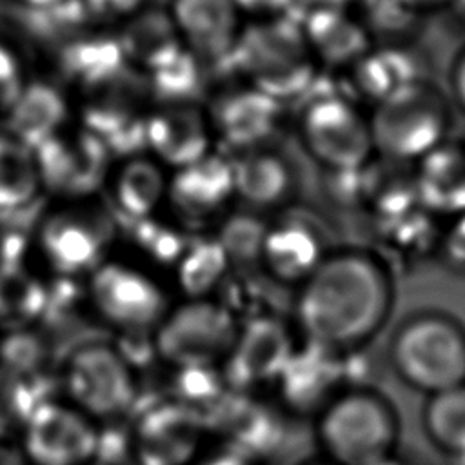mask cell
Segmentation results:
<instances>
[{
    "label": "cell",
    "instance_id": "obj_1",
    "mask_svg": "<svg viewBox=\"0 0 465 465\" xmlns=\"http://www.w3.org/2000/svg\"><path fill=\"white\" fill-rule=\"evenodd\" d=\"M391 307L392 280L383 260L365 249H338L298 285L294 323L305 341L345 352L371 340Z\"/></svg>",
    "mask_w": 465,
    "mask_h": 465
},
{
    "label": "cell",
    "instance_id": "obj_2",
    "mask_svg": "<svg viewBox=\"0 0 465 465\" xmlns=\"http://www.w3.org/2000/svg\"><path fill=\"white\" fill-rule=\"evenodd\" d=\"M316 436L334 465H376L394 456L398 420L369 389H345L316 416Z\"/></svg>",
    "mask_w": 465,
    "mask_h": 465
},
{
    "label": "cell",
    "instance_id": "obj_3",
    "mask_svg": "<svg viewBox=\"0 0 465 465\" xmlns=\"http://www.w3.org/2000/svg\"><path fill=\"white\" fill-rule=\"evenodd\" d=\"M116 220L93 200L62 202L38 222L31 249L58 278L89 276L109 258Z\"/></svg>",
    "mask_w": 465,
    "mask_h": 465
},
{
    "label": "cell",
    "instance_id": "obj_4",
    "mask_svg": "<svg viewBox=\"0 0 465 465\" xmlns=\"http://www.w3.org/2000/svg\"><path fill=\"white\" fill-rule=\"evenodd\" d=\"M396 374L427 396L465 383V329L441 312L405 320L389 345Z\"/></svg>",
    "mask_w": 465,
    "mask_h": 465
},
{
    "label": "cell",
    "instance_id": "obj_5",
    "mask_svg": "<svg viewBox=\"0 0 465 465\" xmlns=\"http://www.w3.org/2000/svg\"><path fill=\"white\" fill-rule=\"evenodd\" d=\"M369 124L376 153L416 163L447 142L450 109L436 87L418 82L376 104Z\"/></svg>",
    "mask_w": 465,
    "mask_h": 465
},
{
    "label": "cell",
    "instance_id": "obj_6",
    "mask_svg": "<svg viewBox=\"0 0 465 465\" xmlns=\"http://www.w3.org/2000/svg\"><path fill=\"white\" fill-rule=\"evenodd\" d=\"M240 322L213 298H183L153 331L156 356L176 369H222L238 338Z\"/></svg>",
    "mask_w": 465,
    "mask_h": 465
},
{
    "label": "cell",
    "instance_id": "obj_7",
    "mask_svg": "<svg viewBox=\"0 0 465 465\" xmlns=\"http://www.w3.org/2000/svg\"><path fill=\"white\" fill-rule=\"evenodd\" d=\"M94 312L124 334H153L171 309L160 278L140 262L107 258L87 276Z\"/></svg>",
    "mask_w": 465,
    "mask_h": 465
},
{
    "label": "cell",
    "instance_id": "obj_8",
    "mask_svg": "<svg viewBox=\"0 0 465 465\" xmlns=\"http://www.w3.org/2000/svg\"><path fill=\"white\" fill-rule=\"evenodd\" d=\"M65 389L73 407L91 420H114L136 401V376L124 354L105 343L73 352L65 367Z\"/></svg>",
    "mask_w": 465,
    "mask_h": 465
},
{
    "label": "cell",
    "instance_id": "obj_9",
    "mask_svg": "<svg viewBox=\"0 0 465 465\" xmlns=\"http://www.w3.org/2000/svg\"><path fill=\"white\" fill-rule=\"evenodd\" d=\"M300 136L307 153L327 171L365 167L376 153L369 116L352 102L338 96H325L305 105Z\"/></svg>",
    "mask_w": 465,
    "mask_h": 465
},
{
    "label": "cell",
    "instance_id": "obj_10",
    "mask_svg": "<svg viewBox=\"0 0 465 465\" xmlns=\"http://www.w3.org/2000/svg\"><path fill=\"white\" fill-rule=\"evenodd\" d=\"M42 191L62 202L91 200L105 187L113 154L80 124L69 125L35 149Z\"/></svg>",
    "mask_w": 465,
    "mask_h": 465
},
{
    "label": "cell",
    "instance_id": "obj_11",
    "mask_svg": "<svg viewBox=\"0 0 465 465\" xmlns=\"http://www.w3.org/2000/svg\"><path fill=\"white\" fill-rule=\"evenodd\" d=\"M296 347L292 329L271 314L242 322L234 347L222 365L227 389L249 394L254 389L276 385Z\"/></svg>",
    "mask_w": 465,
    "mask_h": 465
},
{
    "label": "cell",
    "instance_id": "obj_12",
    "mask_svg": "<svg viewBox=\"0 0 465 465\" xmlns=\"http://www.w3.org/2000/svg\"><path fill=\"white\" fill-rule=\"evenodd\" d=\"M22 436L24 456L35 465H89L100 445L93 420L56 401L38 403Z\"/></svg>",
    "mask_w": 465,
    "mask_h": 465
},
{
    "label": "cell",
    "instance_id": "obj_13",
    "mask_svg": "<svg viewBox=\"0 0 465 465\" xmlns=\"http://www.w3.org/2000/svg\"><path fill=\"white\" fill-rule=\"evenodd\" d=\"M207 432L196 409L167 400L140 414L131 434L136 465H191Z\"/></svg>",
    "mask_w": 465,
    "mask_h": 465
},
{
    "label": "cell",
    "instance_id": "obj_14",
    "mask_svg": "<svg viewBox=\"0 0 465 465\" xmlns=\"http://www.w3.org/2000/svg\"><path fill=\"white\" fill-rule=\"evenodd\" d=\"M234 200L232 162L214 151L169 173L165 209L187 231L202 229L213 220L222 222Z\"/></svg>",
    "mask_w": 465,
    "mask_h": 465
},
{
    "label": "cell",
    "instance_id": "obj_15",
    "mask_svg": "<svg viewBox=\"0 0 465 465\" xmlns=\"http://www.w3.org/2000/svg\"><path fill=\"white\" fill-rule=\"evenodd\" d=\"M343 378V352L303 340L282 371L276 389L283 409L302 416H318L345 391L341 389Z\"/></svg>",
    "mask_w": 465,
    "mask_h": 465
},
{
    "label": "cell",
    "instance_id": "obj_16",
    "mask_svg": "<svg viewBox=\"0 0 465 465\" xmlns=\"http://www.w3.org/2000/svg\"><path fill=\"white\" fill-rule=\"evenodd\" d=\"M214 142L205 107L196 104H163L149 111L145 153L169 173L209 156Z\"/></svg>",
    "mask_w": 465,
    "mask_h": 465
},
{
    "label": "cell",
    "instance_id": "obj_17",
    "mask_svg": "<svg viewBox=\"0 0 465 465\" xmlns=\"http://www.w3.org/2000/svg\"><path fill=\"white\" fill-rule=\"evenodd\" d=\"M205 111L214 138L242 153L265 147L282 118V104L252 84L222 91Z\"/></svg>",
    "mask_w": 465,
    "mask_h": 465
},
{
    "label": "cell",
    "instance_id": "obj_18",
    "mask_svg": "<svg viewBox=\"0 0 465 465\" xmlns=\"http://www.w3.org/2000/svg\"><path fill=\"white\" fill-rule=\"evenodd\" d=\"M167 13L180 44L200 62L232 56L243 31L232 0H171Z\"/></svg>",
    "mask_w": 465,
    "mask_h": 465
},
{
    "label": "cell",
    "instance_id": "obj_19",
    "mask_svg": "<svg viewBox=\"0 0 465 465\" xmlns=\"http://www.w3.org/2000/svg\"><path fill=\"white\" fill-rule=\"evenodd\" d=\"M329 252L323 232L311 220L285 216L269 223L260 263L269 278L287 285H302Z\"/></svg>",
    "mask_w": 465,
    "mask_h": 465
},
{
    "label": "cell",
    "instance_id": "obj_20",
    "mask_svg": "<svg viewBox=\"0 0 465 465\" xmlns=\"http://www.w3.org/2000/svg\"><path fill=\"white\" fill-rule=\"evenodd\" d=\"M129 60L118 35L93 33L62 44L58 71L65 84L87 94L114 85Z\"/></svg>",
    "mask_w": 465,
    "mask_h": 465
},
{
    "label": "cell",
    "instance_id": "obj_21",
    "mask_svg": "<svg viewBox=\"0 0 465 465\" xmlns=\"http://www.w3.org/2000/svg\"><path fill=\"white\" fill-rule=\"evenodd\" d=\"M203 420L207 430L213 427L227 440V447L252 458L272 449L282 438L278 414L247 394L234 391H227L211 409V416Z\"/></svg>",
    "mask_w": 465,
    "mask_h": 465
},
{
    "label": "cell",
    "instance_id": "obj_22",
    "mask_svg": "<svg viewBox=\"0 0 465 465\" xmlns=\"http://www.w3.org/2000/svg\"><path fill=\"white\" fill-rule=\"evenodd\" d=\"M169 171L149 153L120 158L107 178L109 196L129 222L147 220L165 207Z\"/></svg>",
    "mask_w": 465,
    "mask_h": 465
},
{
    "label": "cell",
    "instance_id": "obj_23",
    "mask_svg": "<svg viewBox=\"0 0 465 465\" xmlns=\"http://www.w3.org/2000/svg\"><path fill=\"white\" fill-rule=\"evenodd\" d=\"M420 205L438 216L465 213V145L443 142L420 162L412 174Z\"/></svg>",
    "mask_w": 465,
    "mask_h": 465
},
{
    "label": "cell",
    "instance_id": "obj_24",
    "mask_svg": "<svg viewBox=\"0 0 465 465\" xmlns=\"http://www.w3.org/2000/svg\"><path fill=\"white\" fill-rule=\"evenodd\" d=\"M234 198L252 211L280 209L294 193L291 165L278 153L260 147L232 162Z\"/></svg>",
    "mask_w": 465,
    "mask_h": 465
},
{
    "label": "cell",
    "instance_id": "obj_25",
    "mask_svg": "<svg viewBox=\"0 0 465 465\" xmlns=\"http://www.w3.org/2000/svg\"><path fill=\"white\" fill-rule=\"evenodd\" d=\"M71 104L60 85L29 80L5 116V131L36 149L71 125Z\"/></svg>",
    "mask_w": 465,
    "mask_h": 465
},
{
    "label": "cell",
    "instance_id": "obj_26",
    "mask_svg": "<svg viewBox=\"0 0 465 465\" xmlns=\"http://www.w3.org/2000/svg\"><path fill=\"white\" fill-rule=\"evenodd\" d=\"M42 191L35 149L0 131V211H18L31 205Z\"/></svg>",
    "mask_w": 465,
    "mask_h": 465
},
{
    "label": "cell",
    "instance_id": "obj_27",
    "mask_svg": "<svg viewBox=\"0 0 465 465\" xmlns=\"http://www.w3.org/2000/svg\"><path fill=\"white\" fill-rule=\"evenodd\" d=\"M231 262L214 238H191L174 265L176 285L183 298H209L223 283Z\"/></svg>",
    "mask_w": 465,
    "mask_h": 465
},
{
    "label": "cell",
    "instance_id": "obj_28",
    "mask_svg": "<svg viewBox=\"0 0 465 465\" xmlns=\"http://www.w3.org/2000/svg\"><path fill=\"white\" fill-rule=\"evenodd\" d=\"M423 429L440 450L452 458L465 454V383L429 396Z\"/></svg>",
    "mask_w": 465,
    "mask_h": 465
},
{
    "label": "cell",
    "instance_id": "obj_29",
    "mask_svg": "<svg viewBox=\"0 0 465 465\" xmlns=\"http://www.w3.org/2000/svg\"><path fill=\"white\" fill-rule=\"evenodd\" d=\"M45 305L42 283L24 263L0 265V323L18 327Z\"/></svg>",
    "mask_w": 465,
    "mask_h": 465
},
{
    "label": "cell",
    "instance_id": "obj_30",
    "mask_svg": "<svg viewBox=\"0 0 465 465\" xmlns=\"http://www.w3.org/2000/svg\"><path fill=\"white\" fill-rule=\"evenodd\" d=\"M36 405L25 380L0 365V441L22 432Z\"/></svg>",
    "mask_w": 465,
    "mask_h": 465
},
{
    "label": "cell",
    "instance_id": "obj_31",
    "mask_svg": "<svg viewBox=\"0 0 465 465\" xmlns=\"http://www.w3.org/2000/svg\"><path fill=\"white\" fill-rule=\"evenodd\" d=\"M27 82L22 58L11 45L0 42V118L5 120Z\"/></svg>",
    "mask_w": 465,
    "mask_h": 465
},
{
    "label": "cell",
    "instance_id": "obj_32",
    "mask_svg": "<svg viewBox=\"0 0 465 465\" xmlns=\"http://www.w3.org/2000/svg\"><path fill=\"white\" fill-rule=\"evenodd\" d=\"M149 0H80L89 20L98 24H124L143 11Z\"/></svg>",
    "mask_w": 465,
    "mask_h": 465
},
{
    "label": "cell",
    "instance_id": "obj_33",
    "mask_svg": "<svg viewBox=\"0 0 465 465\" xmlns=\"http://www.w3.org/2000/svg\"><path fill=\"white\" fill-rule=\"evenodd\" d=\"M440 252L447 265L465 272V213L449 220L440 234Z\"/></svg>",
    "mask_w": 465,
    "mask_h": 465
},
{
    "label": "cell",
    "instance_id": "obj_34",
    "mask_svg": "<svg viewBox=\"0 0 465 465\" xmlns=\"http://www.w3.org/2000/svg\"><path fill=\"white\" fill-rule=\"evenodd\" d=\"M242 15L262 16L263 20L280 15L292 0H232Z\"/></svg>",
    "mask_w": 465,
    "mask_h": 465
},
{
    "label": "cell",
    "instance_id": "obj_35",
    "mask_svg": "<svg viewBox=\"0 0 465 465\" xmlns=\"http://www.w3.org/2000/svg\"><path fill=\"white\" fill-rule=\"evenodd\" d=\"M254 461L256 458L225 445L220 450L203 456L196 465H256Z\"/></svg>",
    "mask_w": 465,
    "mask_h": 465
},
{
    "label": "cell",
    "instance_id": "obj_36",
    "mask_svg": "<svg viewBox=\"0 0 465 465\" xmlns=\"http://www.w3.org/2000/svg\"><path fill=\"white\" fill-rule=\"evenodd\" d=\"M452 89L458 104L465 109V51L458 56L452 69Z\"/></svg>",
    "mask_w": 465,
    "mask_h": 465
},
{
    "label": "cell",
    "instance_id": "obj_37",
    "mask_svg": "<svg viewBox=\"0 0 465 465\" xmlns=\"http://www.w3.org/2000/svg\"><path fill=\"white\" fill-rule=\"evenodd\" d=\"M0 465H27V458L20 450L0 441Z\"/></svg>",
    "mask_w": 465,
    "mask_h": 465
},
{
    "label": "cell",
    "instance_id": "obj_38",
    "mask_svg": "<svg viewBox=\"0 0 465 465\" xmlns=\"http://www.w3.org/2000/svg\"><path fill=\"white\" fill-rule=\"evenodd\" d=\"M16 2H20L22 5H25L31 11H45V9H51L58 4H64L67 0H16Z\"/></svg>",
    "mask_w": 465,
    "mask_h": 465
},
{
    "label": "cell",
    "instance_id": "obj_39",
    "mask_svg": "<svg viewBox=\"0 0 465 465\" xmlns=\"http://www.w3.org/2000/svg\"><path fill=\"white\" fill-rule=\"evenodd\" d=\"M376 465H405V463L400 461V460H396L394 456H391V458H387V460H383V461H380V463H376Z\"/></svg>",
    "mask_w": 465,
    "mask_h": 465
},
{
    "label": "cell",
    "instance_id": "obj_40",
    "mask_svg": "<svg viewBox=\"0 0 465 465\" xmlns=\"http://www.w3.org/2000/svg\"><path fill=\"white\" fill-rule=\"evenodd\" d=\"M307 465H334V463H331V461H314V463H307Z\"/></svg>",
    "mask_w": 465,
    "mask_h": 465
},
{
    "label": "cell",
    "instance_id": "obj_41",
    "mask_svg": "<svg viewBox=\"0 0 465 465\" xmlns=\"http://www.w3.org/2000/svg\"><path fill=\"white\" fill-rule=\"evenodd\" d=\"M89 465H91V463H89Z\"/></svg>",
    "mask_w": 465,
    "mask_h": 465
}]
</instances>
